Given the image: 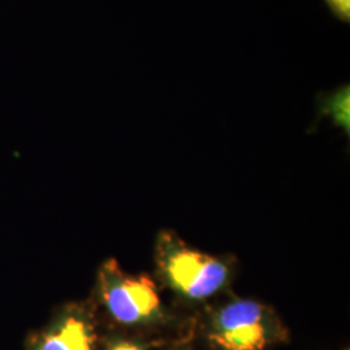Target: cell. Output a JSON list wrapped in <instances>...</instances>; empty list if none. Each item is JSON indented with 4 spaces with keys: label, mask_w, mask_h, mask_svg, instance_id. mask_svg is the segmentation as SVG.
Returning <instances> with one entry per match:
<instances>
[{
    "label": "cell",
    "mask_w": 350,
    "mask_h": 350,
    "mask_svg": "<svg viewBox=\"0 0 350 350\" xmlns=\"http://www.w3.org/2000/svg\"><path fill=\"white\" fill-rule=\"evenodd\" d=\"M157 263L167 283L189 300L211 297L228 278V269L221 260L188 247L169 232L159 239Z\"/></svg>",
    "instance_id": "cell-1"
},
{
    "label": "cell",
    "mask_w": 350,
    "mask_h": 350,
    "mask_svg": "<svg viewBox=\"0 0 350 350\" xmlns=\"http://www.w3.org/2000/svg\"><path fill=\"white\" fill-rule=\"evenodd\" d=\"M99 295L107 312L122 325L146 323L161 310L150 276L126 274L116 260L107 261L99 271Z\"/></svg>",
    "instance_id": "cell-2"
},
{
    "label": "cell",
    "mask_w": 350,
    "mask_h": 350,
    "mask_svg": "<svg viewBox=\"0 0 350 350\" xmlns=\"http://www.w3.org/2000/svg\"><path fill=\"white\" fill-rule=\"evenodd\" d=\"M211 338L224 350H263L269 342L267 312L256 301H234L215 314Z\"/></svg>",
    "instance_id": "cell-3"
},
{
    "label": "cell",
    "mask_w": 350,
    "mask_h": 350,
    "mask_svg": "<svg viewBox=\"0 0 350 350\" xmlns=\"http://www.w3.org/2000/svg\"><path fill=\"white\" fill-rule=\"evenodd\" d=\"M29 347L30 350H94L95 332L85 314L72 310L33 336Z\"/></svg>",
    "instance_id": "cell-4"
},
{
    "label": "cell",
    "mask_w": 350,
    "mask_h": 350,
    "mask_svg": "<svg viewBox=\"0 0 350 350\" xmlns=\"http://www.w3.org/2000/svg\"><path fill=\"white\" fill-rule=\"evenodd\" d=\"M321 98H322V100L319 101L321 112L331 116L334 125L341 127L347 133V135H349V85L348 83L342 85L338 90L332 91L331 94L322 95Z\"/></svg>",
    "instance_id": "cell-5"
},
{
    "label": "cell",
    "mask_w": 350,
    "mask_h": 350,
    "mask_svg": "<svg viewBox=\"0 0 350 350\" xmlns=\"http://www.w3.org/2000/svg\"><path fill=\"white\" fill-rule=\"evenodd\" d=\"M331 14L341 23H350V0H323Z\"/></svg>",
    "instance_id": "cell-6"
},
{
    "label": "cell",
    "mask_w": 350,
    "mask_h": 350,
    "mask_svg": "<svg viewBox=\"0 0 350 350\" xmlns=\"http://www.w3.org/2000/svg\"><path fill=\"white\" fill-rule=\"evenodd\" d=\"M109 350H143L137 344L129 342V341H121V342H116L112 348Z\"/></svg>",
    "instance_id": "cell-7"
}]
</instances>
